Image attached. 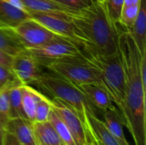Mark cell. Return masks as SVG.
Wrapping results in <instances>:
<instances>
[{"label":"cell","instance_id":"21","mask_svg":"<svg viewBox=\"0 0 146 145\" xmlns=\"http://www.w3.org/2000/svg\"><path fill=\"white\" fill-rule=\"evenodd\" d=\"M21 84L16 81L9 88V116L10 119L23 118L26 119L22 103H21ZM27 120V119H26Z\"/></svg>","mask_w":146,"mask_h":145},{"label":"cell","instance_id":"22","mask_svg":"<svg viewBox=\"0 0 146 145\" xmlns=\"http://www.w3.org/2000/svg\"><path fill=\"white\" fill-rule=\"evenodd\" d=\"M55 129L56 134L58 135L59 138L61 139L62 143L64 145H75L73 137L68 131V127L59 117V115L55 112V110L51 108V110L49 114L48 120H47Z\"/></svg>","mask_w":146,"mask_h":145},{"label":"cell","instance_id":"9","mask_svg":"<svg viewBox=\"0 0 146 145\" xmlns=\"http://www.w3.org/2000/svg\"><path fill=\"white\" fill-rule=\"evenodd\" d=\"M51 108L59 115L70 132L75 145L87 144V133L84 122L81 121L76 111L63 101L53 97L50 100Z\"/></svg>","mask_w":146,"mask_h":145},{"label":"cell","instance_id":"11","mask_svg":"<svg viewBox=\"0 0 146 145\" xmlns=\"http://www.w3.org/2000/svg\"><path fill=\"white\" fill-rule=\"evenodd\" d=\"M78 87L95 109L104 111L115 108L109 93L102 85L98 84H84L78 85Z\"/></svg>","mask_w":146,"mask_h":145},{"label":"cell","instance_id":"4","mask_svg":"<svg viewBox=\"0 0 146 145\" xmlns=\"http://www.w3.org/2000/svg\"><path fill=\"white\" fill-rule=\"evenodd\" d=\"M34 85L53 96V97L58 98L72 107L84 124L86 111H90L96 115V109L89 102L80 89L74 84L53 72H42Z\"/></svg>","mask_w":146,"mask_h":145},{"label":"cell","instance_id":"17","mask_svg":"<svg viewBox=\"0 0 146 145\" xmlns=\"http://www.w3.org/2000/svg\"><path fill=\"white\" fill-rule=\"evenodd\" d=\"M32 127L37 145H64L48 121L32 122Z\"/></svg>","mask_w":146,"mask_h":145},{"label":"cell","instance_id":"14","mask_svg":"<svg viewBox=\"0 0 146 145\" xmlns=\"http://www.w3.org/2000/svg\"><path fill=\"white\" fill-rule=\"evenodd\" d=\"M102 112L104 123L110 134L115 139V141L119 144V145H130L125 137L123 131L124 121L117 108L110 109Z\"/></svg>","mask_w":146,"mask_h":145},{"label":"cell","instance_id":"6","mask_svg":"<svg viewBox=\"0 0 146 145\" xmlns=\"http://www.w3.org/2000/svg\"><path fill=\"white\" fill-rule=\"evenodd\" d=\"M30 18L40 23L42 26L51 31L52 32L65 38L76 44L85 53H86V41L72 21V16L48 12L28 11Z\"/></svg>","mask_w":146,"mask_h":145},{"label":"cell","instance_id":"10","mask_svg":"<svg viewBox=\"0 0 146 145\" xmlns=\"http://www.w3.org/2000/svg\"><path fill=\"white\" fill-rule=\"evenodd\" d=\"M10 69L21 84L29 85L35 84L42 73L40 65L27 50L12 56Z\"/></svg>","mask_w":146,"mask_h":145},{"label":"cell","instance_id":"26","mask_svg":"<svg viewBox=\"0 0 146 145\" xmlns=\"http://www.w3.org/2000/svg\"><path fill=\"white\" fill-rule=\"evenodd\" d=\"M55 1L76 12L87 9L88 7L92 5L94 2H96L95 0H55Z\"/></svg>","mask_w":146,"mask_h":145},{"label":"cell","instance_id":"27","mask_svg":"<svg viewBox=\"0 0 146 145\" xmlns=\"http://www.w3.org/2000/svg\"><path fill=\"white\" fill-rule=\"evenodd\" d=\"M18 79L12 73V71L0 64V89L17 81Z\"/></svg>","mask_w":146,"mask_h":145},{"label":"cell","instance_id":"12","mask_svg":"<svg viewBox=\"0 0 146 145\" xmlns=\"http://www.w3.org/2000/svg\"><path fill=\"white\" fill-rule=\"evenodd\" d=\"M4 130L13 134L21 145H37L33 134L32 122L23 118L10 119Z\"/></svg>","mask_w":146,"mask_h":145},{"label":"cell","instance_id":"25","mask_svg":"<svg viewBox=\"0 0 146 145\" xmlns=\"http://www.w3.org/2000/svg\"><path fill=\"white\" fill-rule=\"evenodd\" d=\"M19 81V80H17ZM16 82V81H15ZM15 83V82H14ZM12 83V84H14ZM9 85L0 89V123L4 126L10 120L9 116V88L12 85Z\"/></svg>","mask_w":146,"mask_h":145},{"label":"cell","instance_id":"3","mask_svg":"<svg viewBox=\"0 0 146 145\" xmlns=\"http://www.w3.org/2000/svg\"><path fill=\"white\" fill-rule=\"evenodd\" d=\"M98 70L103 87L117 106L122 119L125 106V75L119 51L110 56H88ZM125 124V123H124Z\"/></svg>","mask_w":146,"mask_h":145},{"label":"cell","instance_id":"13","mask_svg":"<svg viewBox=\"0 0 146 145\" xmlns=\"http://www.w3.org/2000/svg\"><path fill=\"white\" fill-rule=\"evenodd\" d=\"M85 126L86 131L104 145H119L110 134L104 121L95 114L86 111L85 115Z\"/></svg>","mask_w":146,"mask_h":145},{"label":"cell","instance_id":"19","mask_svg":"<svg viewBox=\"0 0 146 145\" xmlns=\"http://www.w3.org/2000/svg\"><path fill=\"white\" fill-rule=\"evenodd\" d=\"M41 92L38 91L29 85H21V103L26 119L31 122L34 121L35 107Z\"/></svg>","mask_w":146,"mask_h":145},{"label":"cell","instance_id":"34","mask_svg":"<svg viewBox=\"0 0 146 145\" xmlns=\"http://www.w3.org/2000/svg\"><path fill=\"white\" fill-rule=\"evenodd\" d=\"M86 145H90V144L88 143V141H87V144H86Z\"/></svg>","mask_w":146,"mask_h":145},{"label":"cell","instance_id":"20","mask_svg":"<svg viewBox=\"0 0 146 145\" xmlns=\"http://www.w3.org/2000/svg\"><path fill=\"white\" fill-rule=\"evenodd\" d=\"M0 50L14 56L27 49L21 43L12 29L0 27Z\"/></svg>","mask_w":146,"mask_h":145},{"label":"cell","instance_id":"28","mask_svg":"<svg viewBox=\"0 0 146 145\" xmlns=\"http://www.w3.org/2000/svg\"><path fill=\"white\" fill-rule=\"evenodd\" d=\"M11 62H12V56L8 55L2 50H0V64L10 69Z\"/></svg>","mask_w":146,"mask_h":145},{"label":"cell","instance_id":"31","mask_svg":"<svg viewBox=\"0 0 146 145\" xmlns=\"http://www.w3.org/2000/svg\"><path fill=\"white\" fill-rule=\"evenodd\" d=\"M86 133H87V141L88 143L90 144V145H104L103 144L100 143L99 140H98L97 138H95L93 136H92L87 131H86Z\"/></svg>","mask_w":146,"mask_h":145},{"label":"cell","instance_id":"24","mask_svg":"<svg viewBox=\"0 0 146 145\" xmlns=\"http://www.w3.org/2000/svg\"><path fill=\"white\" fill-rule=\"evenodd\" d=\"M50 110H51L50 99L47 98L41 93L35 107L34 121H37V122L46 121L48 120V116H49Z\"/></svg>","mask_w":146,"mask_h":145},{"label":"cell","instance_id":"8","mask_svg":"<svg viewBox=\"0 0 146 145\" xmlns=\"http://www.w3.org/2000/svg\"><path fill=\"white\" fill-rule=\"evenodd\" d=\"M11 29L27 50L37 48L50 41L62 38L30 17Z\"/></svg>","mask_w":146,"mask_h":145},{"label":"cell","instance_id":"5","mask_svg":"<svg viewBox=\"0 0 146 145\" xmlns=\"http://www.w3.org/2000/svg\"><path fill=\"white\" fill-rule=\"evenodd\" d=\"M44 67L77 86L84 84L102 85L98 70L86 56L58 60Z\"/></svg>","mask_w":146,"mask_h":145},{"label":"cell","instance_id":"7","mask_svg":"<svg viewBox=\"0 0 146 145\" xmlns=\"http://www.w3.org/2000/svg\"><path fill=\"white\" fill-rule=\"evenodd\" d=\"M27 51L43 67L62 59L86 56L76 44L64 38L55 39L37 48L28 49Z\"/></svg>","mask_w":146,"mask_h":145},{"label":"cell","instance_id":"36","mask_svg":"<svg viewBox=\"0 0 146 145\" xmlns=\"http://www.w3.org/2000/svg\"></svg>","mask_w":146,"mask_h":145},{"label":"cell","instance_id":"2","mask_svg":"<svg viewBox=\"0 0 146 145\" xmlns=\"http://www.w3.org/2000/svg\"><path fill=\"white\" fill-rule=\"evenodd\" d=\"M72 21L86 41V56L118 52L121 29L110 20L104 3L94 2L72 16Z\"/></svg>","mask_w":146,"mask_h":145},{"label":"cell","instance_id":"1","mask_svg":"<svg viewBox=\"0 0 146 145\" xmlns=\"http://www.w3.org/2000/svg\"><path fill=\"white\" fill-rule=\"evenodd\" d=\"M118 51L125 75L123 121L135 145H146L145 88L141 77L142 56L127 31L120 30Z\"/></svg>","mask_w":146,"mask_h":145},{"label":"cell","instance_id":"23","mask_svg":"<svg viewBox=\"0 0 146 145\" xmlns=\"http://www.w3.org/2000/svg\"><path fill=\"white\" fill-rule=\"evenodd\" d=\"M124 4V0H104V5L107 15L111 21L116 26H119L120 18Z\"/></svg>","mask_w":146,"mask_h":145},{"label":"cell","instance_id":"29","mask_svg":"<svg viewBox=\"0 0 146 145\" xmlns=\"http://www.w3.org/2000/svg\"><path fill=\"white\" fill-rule=\"evenodd\" d=\"M3 145H21L20 143L18 142V140L15 138V137L6 132L5 131V133H4V138H3Z\"/></svg>","mask_w":146,"mask_h":145},{"label":"cell","instance_id":"30","mask_svg":"<svg viewBox=\"0 0 146 145\" xmlns=\"http://www.w3.org/2000/svg\"><path fill=\"white\" fill-rule=\"evenodd\" d=\"M3 1L8 3L9 4L12 5V6L15 7V8H17V9H21V10H23V11H26V12H27L26 8H25V6L23 5L22 2H21V0H3Z\"/></svg>","mask_w":146,"mask_h":145},{"label":"cell","instance_id":"32","mask_svg":"<svg viewBox=\"0 0 146 145\" xmlns=\"http://www.w3.org/2000/svg\"><path fill=\"white\" fill-rule=\"evenodd\" d=\"M4 133H5V130L3 126H2V124L0 123V145H3V143Z\"/></svg>","mask_w":146,"mask_h":145},{"label":"cell","instance_id":"33","mask_svg":"<svg viewBox=\"0 0 146 145\" xmlns=\"http://www.w3.org/2000/svg\"><path fill=\"white\" fill-rule=\"evenodd\" d=\"M96 2H99V3H104V0H95Z\"/></svg>","mask_w":146,"mask_h":145},{"label":"cell","instance_id":"35","mask_svg":"<svg viewBox=\"0 0 146 145\" xmlns=\"http://www.w3.org/2000/svg\"><path fill=\"white\" fill-rule=\"evenodd\" d=\"M54 1H55V0H54Z\"/></svg>","mask_w":146,"mask_h":145},{"label":"cell","instance_id":"18","mask_svg":"<svg viewBox=\"0 0 146 145\" xmlns=\"http://www.w3.org/2000/svg\"><path fill=\"white\" fill-rule=\"evenodd\" d=\"M29 17V15L26 11L15 8L8 3L0 0V27L11 29Z\"/></svg>","mask_w":146,"mask_h":145},{"label":"cell","instance_id":"15","mask_svg":"<svg viewBox=\"0 0 146 145\" xmlns=\"http://www.w3.org/2000/svg\"><path fill=\"white\" fill-rule=\"evenodd\" d=\"M142 56H146V6L145 0H140L138 16L128 31Z\"/></svg>","mask_w":146,"mask_h":145},{"label":"cell","instance_id":"16","mask_svg":"<svg viewBox=\"0 0 146 145\" xmlns=\"http://www.w3.org/2000/svg\"><path fill=\"white\" fill-rule=\"evenodd\" d=\"M26 8L27 12L36 11V12H48L56 13L66 15L74 16L78 12L74 11L66 6L60 4L54 0H21Z\"/></svg>","mask_w":146,"mask_h":145}]
</instances>
